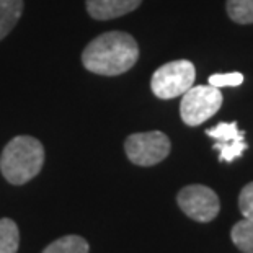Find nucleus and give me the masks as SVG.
Here are the masks:
<instances>
[{
  "label": "nucleus",
  "mask_w": 253,
  "mask_h": 253,
  "mask_svg": "<svg viewBox=\"0 0 253 253\" xmlns=\"http://www.w3.org/2000/svg\"><path fill=\"white\" fill-rule=\"evenodd\" d=\"M139 44L125 31H106L91 40L82 52V64L88 72L116 77L136 66Z\"/></svg>",
  "instance_id": "1"
},
{
  "label": "nucleus",
  "mask_w": 253,
  "mask_h": 253,
  "mask_svg": "<svg viewBox=\"0 0 253 253\" xmlns=\"http://www.w3.org/2000/svg\"><path fill=\"white\" fill-rule=\"evenodd\" d=\"M44 165V147L33 136L13 137L0 155V171L12 185H25L40 175Z\"/></svg>",
  "instance_id": "2"
},
{
  "label": "nucleus",
  "mask_w": 253,
  "mask_h": 253,
  "mask_svg": "<svg viewBox=\"0 0 253 253\" xmlns=\"http://www.w3.org/2000/svg\"><path fill=\"white\" fill-rule=\"evenodd\" d=\"M195 64L186 59H180V61H171L160 66L152 74L150 88L157 98L171 100L181 96L188 88H191L195 85Z\"/></svg>",
  "instance_id": "3"
},
{
  "label": "nucleus",
  "mask_w": 253,
  "mask_h": 253,
  "mask_svg": "<svg viewBox=\"0 0 253 253\" xmlns=\"http://www.w3.org/2000/svg\"><path fill=\"white\" fill-rule=\"evenodd\" d=\"M222 93L212 85H198L181 95L180 116L186 126L195 127L212 118L222 106Z\"/></svg>",
  "instance_id": "4"
},
{
  "label": "nucleus",
  "mask_w": 253,
  "mask_h": 253,
  "mask_svg": "<svg viewBox=\"0 0 253 253\" xmlns=\"http://www.w3.org/2000/svg\"><path fill=\"white\" fill-rule=\"evenodd\" d=\"M171 142L162 131L136 132L126 137L125 152L134 165L154 167L170 155Z\"/></svg>",
  "instance_id": "5"
},
{
  "label": "nucleus",
  "mask_w": 253,
  "mask_h": 253,
  "mask_svg": "<svg viewBox=\"0 0 253 253\" xmlns=\"http://www.w3.org/2000/svg\"><path fill=\"white\" fill-rule=\"evenodd\" d=\"M176 203L188 217L196 222H211L220 211L216 191L204 185H188L176 195Z\"/></svg>",
  "instance_id": "6"
},
{
  "label": "nucleus",
  "mask_w": 253,
  "mask_h": 253,
  "mask_svg": "<svg viewBox=\"0 0 253 253\" xmlns=\"http://www.w3.org/2000/svg\"><path fill=\"white\" fill-rule=\"evenodd\" d=\"M206 134L216 141L214 149L219 152L220 162H232V160L242 157V154L249 147L245 142V132L240 131L235 121L219 123L217 126L206 129Z\"/></svg>",
  "instance_id": "7"
},
{
  "label": "nucleus",
  "mask_w": 253,
  "mask_h": 253,
  "mask_svg": "<svg viewBox=\"0 0 253 253\" xmlns=\"http://www.w3.org/2000/svg\"><path fill=\"white\" fill-rule=\"evenodd\" d=\"M142 0H85V7L91 18L106 21L134 12Z\"/></svg>",
  "instance_id": "8"
},
{
  "label": "nucleus",
  "mask_w": 253,
  "mask_h": 253,
  "mask_svg": "<svg viewBox=\"0 0 253 253\" xmlns=\"http://www.w3.org/2000/svg\"><path fill=\"white\" fill-rule=\"evenodd\" d=\"M23 13V0H0V41L17 26Z\"/></svg>",
  "instance_id": "9"
},
{
  "label": "nucleus",
  "mask_w": 253,
  "mask_h": 253,
  "mask_svg": "<svg viewBox=\"0 0 253 253\" xmlns=\"http://www.w3.org/2000/svg\"><path fill=\"white\" fill-rule=\"evenodd\" d=\"M88 242L80 235H64L47 245L42 253H88Z\"/></svg>",
  "instance_id": "10"
},
{
  "label": "nucleus",
  "mask_w": 253,
  "mask_h": 253,
  "mask_svg": "<svg viewBox=\"0 0 253 253\" xmlns=\"http://www.w3.org/2000/svg\"><path fill=\"white\" fill-rule=\"evenodd\" d=\"M20 247V230L12 219H0V253H17Z\"/></svg>",
  "instance_id": "11"
},
{
  "label": "nucleus",
  "mask_w": 253,
  "mask_h": 253,
  "mask_svg": "<svg viewBox=\"0 0 253 253\" xmlns=\"http://www.w3.org/2000/svg\"><path fill=\"white\" fill-rule=\"evenodd\" d=\"M234 245L244 253H253V219L239 220L230 232Z\"/></svg>",
  "instance_id": "12"
},
{
  "label": "nucleus",
  "mask_w": 253,
  "mask_h": 253,
  "mask_svg": "<svg viewBox=\"0 0 253 253\" xmlns=\"http://www.w3.org/2000/svg\"><path fill=\"white\" fill-rule=\"evenodd\" d=\"M225 10L229 18L237 25L253 23V0H227Z\"/></svg>",
  "instance_id": "13"
},
{
  "label": "nucleus",
  "mask_w": 253,
  "mask_h": 253,
  "mask_svg": "<svg viewBox=\"0 0 253 253\" xmlns=\"http://www.w3.org/2000/svg\"><path fill=\"white\" fill-rule=\"evenodd\" d=\"M244 84V75L240 72H229V74H212L209 77V85L216 88L224 87H239Z\"/></svg>",
  "instance_id": "14"
},
{
  "label": "nucleus",
  "mask_w": 253,
  "mask_h": 253,
  "mask_svg": "<svg viewBox=\"0 0 253 253\" xmlns=\"http://www.w3.org/2000/svg\"><path fill=\"white\" fill-rule=\"evenodd\" d=\"M239 208L245 219H253V181L247 183L239 195Z\"/></svg>",
  "instance_id": "15"
}]
</instances>
